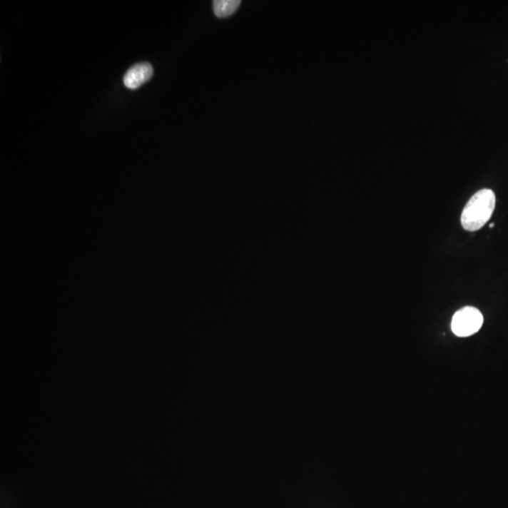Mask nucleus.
Returning a JSON list of instances; mask_svg holds the SVG:
<instances>
[{
  "label": "nucleus",
  "instance_id": "nucleus-4",
  "mask_svg": "<svg viewBox=\"0 0 508 508\" xmlns=\"http://www.w3.org/2000/svg\"><path fill=\"white\" fill-rule=\"evenodd\" d=\"M239 0H215L213 2L214 14L218 19H224L235 14L240 6Z\"/></svg>",
  "mask_w": 508,
  "mask_h": 508
},
{
  "label": "nucleus",
  "instance_id": "nucleus-1",
  "mask_svg": "<svg viewBox=\"0 0 508 508\" xmlns=\"http://www.w3.org/2000/svg\"><path fill=\"white\" fill-rule=\"evenodd\" d=\"M496 205L494 192L484 188L469 199L462 214V224L466 231H478L490 220Z\"/></svg>",
  "mask_w": 508,
  "mask_h": 508
},
{
  "label": "nucleus",
  "instance_id": "nucleus-2",
  "mask_svg": "<svg viewBox=\"0 0 508 508\" xmlns=\"http://www.w3.org/2000/svg\"><path fill=\"white\" fill-rule=\"evenodd\" d=\"M483 315L474 307L466 306L454 315L451 327L459 337H468L477 333L482 327Z\"/></svg>",
  "mask_w": 508,
  "mask_h": 508
},
{
  "label": "nucleus",
  "instance_id": "nucleus-3",
  "mask_svg": "<svg viewBox=\"0 0 508 508\" xmlns=\"http://www.w3.org/2000/svg\"><path fill=\"white\" fill-rule=\"evenodd\" d=\"M153 73V69L150 64H136L123 76V84L130 90H136L149 81Z\"/></svg>",
  "mask_w": 508,
  "mask_h": 508
},
{
  "label": "nucleus",
  "instance_id": "nucleus-5",
  "mask_svg": "<svg viewBox=\"0 0 508 508\" xmlns=\"http://www.w3.org/2000/svg\"><path fill=\"white\" fill-rule=\"evenodd\" d=\"M494 227V224H490V228H493Z\"/></svg>",
  "mask_w": 508,
  "mask_h": 508
}]
</instances>
